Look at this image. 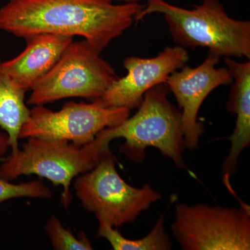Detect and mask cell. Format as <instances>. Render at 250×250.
Listing matches in <instances>:
<instances>
[{"label": "cell", "instance_id": "3957f363", "mask_svg": "<svg viewBox=\"0 0 250 250\" xmlns=\"http://www.w3.org/2000/svg\"><path fill=\"white\" fill-rule=\"evenodd\" d=\"M168 90L161 83L146 92L136 114L117 126L102 130L94 139L97 146L108 153L112 140L123 138L125 143L122 152L132 160L142 161L146 148L155 147L179 168H185L181 113L167 99Z\"/></svg>", "mask_w": 250, "mask_h": 250}, {"label": "cell", "instance_id": "ba28073f", "mask_svg": "<svg viewBox=\"0 0 250 250\" xmlns=\"http://www.w3.org/2000/svg\"><path fill=\"white\" fill-rule=\"evenodd\" d=\"M129 114L128 108H105L94 103L71 102L58 111L36 105L23 123L19 139L62 140L81 147L92 142L102 130L121 124Z\"/></svg>", "mask_w": 250, "mask_h": 250}, {"label": "cell", "instance_id": "9a60e30c", "mask_svg": "<svg viewBox=\"0 0 250 250\" xmlns=\"http://www.w3.org/2000/svg\"><path fill=\"white\" fill-rule=\"evenodd\" d=\"M45 231L51 244L57 250H92L91 243L83 231L75 236L71 231L64 228L59 219L52 215L45 224Z\"/></svg>", "mask_w": 250, "mask_h": 250}, {"label": "cell", "instance_id": "ac0fdd59", "mask_svg": "<svg viewBox=\"0 0 250 250\" xmlns=\"http://www.w3.org/2000/svg\"><path fill=\"white\" fill-rule=\"evenodd\" d=\"M116 1H122L124 3H139L140 1H143V0H116Z\"/></svg>", "mask_w": 250, "mask_h": 250}, {"label": "cell", "instance_id": "5bb4252c", "mask_svg": "<svg viewBox=\"0 0 250 250\" xmlns=\"http://www.w3.org/2000/svg\"><path fill=\"white\" fill-rule=\"evenodd\" d=\"M98 221L99 228L97 236L107 240L113 250H170L172 247V242L164 227V213L158 219L149 234L137 240L127 239L118 230L103 220L98 219Z\"/></svg>", "mask_w": 250, "mask_h": 250}, {"label": "cell", "instance_id": "6da1fadb", "mask_svg": "<svg viewBox=\"0 0 250 250\" xmlns=\"http://www.w3.org/2000/svg\"><path fill=\"white\" fill-rule=\"evenodd\" d=\"M143 8L113 0H9L0 8V29L23 39L43 33L82 36L102 52Z\"/></svg>", "mask_w": 250, "mask_h": 250}, {"label": "cell", "instance_id": "7a4b0ae2", "mask_svg": "<svg viewBox=\"0 0 250 250\" xmlns=\"http://www.w3.org/2000/svg\"><path fill=\"white\" fill-rule=\"evenodd\" d=\"M136 17L141 21L154 13L164 14L174 42L189 48L207 47L218 57L250 59V22L228 16L220 0H203L185 9L165 0H146Z\"/></svg>", "mask_w": 250, "mask_h": 250}, {"label": "cell", "instance_id": "e0dca14e", "mask_svg": "<svg viewBox=\"0 0 250 250\" xmlns=\"http://www.w3.org/2000/svg\"><path fill=\"white\" fill-rule=\"evenodd\" d=\"M10 146L9 136L6 133H0V161L2 160V157L7 152Z\"/></svg>", "mask_w": 250, "mask_h": 250}, {"label": "cell", "instance_id": "52a82bcc", "mask_svg": "<svg viewBox=\"0 0 250 250\" xmlns=\"http://www.w3.org/2000/svg\"><path fill=\"white\" fill-rule=\"evenodd\" d=\"M171 228L182 250H250L248 205L236 208L179 204Z\"/></svg>", "mask_w": 250, "mask_h": 250}, {"label": "cell", "instance_id": "8992f818", "mask_svg": "<svg viewBox=\"0 0 250 250\" xmlns=\"http://www.w3.org/2000/svg\"><path fill=\"white\" fill-rule=\"evenodd\" d=\"M85 40L72 42L57 63L33 85L29 105L69 98L95 100L118 79L108 62Z\"/></svg>", "mask_w": 250, "mask_h": 250}, {"label": "cell", "instance_id": "277c9868", "mask_svg": "<svg viewBox=\"0 0 250 250\" xmlns=\"http://www.w3.org/2000/svg\"><path fill=\"white\" fill-rule=\"evenodd\" d=\"M27 139L21 149L2 159L0 178L11 181L20 176L36 174L48 179L55 187L62 186V205L65 208L71 203L72 181L92 170L106 155L93 141L79 147L62 140Z\"/></svg>", "mask_w": 250, "mask_h": 250}, {"label": "cell", "instance_id": "7c38bea8", "mask_svg": "<svg viewBox=\"0 0 250 250\" xmlns=\"http://www.w3.org/2000/svg\"><path fill=\"white\" fill-rule=\"evenodd\" d=\"M225 63L233 78L227 109L236 115V126L230 136L231 148L223 166V180L236 173L242 152L250 145V62H237L225 57Z\"/></svg>", "mask_w": 250, "mask_h": 250}, {"label": "cell", "instance_id": "8fae6325", "mask_svg": "<svg viewBox=\"0 0 250 250\" xmlns=\"http://www.w3.org/2000/svg\"><path fill=\"white\" fill-rule=\"evenodd\" d=\"M24 39L27 46L22 53L3 62V65L11 79L27 92L57 63L73 38L43 33Z\"/></svg>", "mask_w": 250, "mask_h": 250}, {"label": "cell", "instance_id": "5b68a950", "mask_svg": "<svg viewBox=\"0 0 250 250\" xmlns=\"http://www.w3.org/2000/svg\"><path fill=\"white\" fill-rule=\"evenodd\" d=\"M74 187L83 208L114 228L133 223L161 199L149 184L136 188L122 179L112 153L102 158L92 170L79 175Z\"/></svg>", "mask_w": 250, "mask_h": 250}, {"label": "cell", "instance_id": "2e32d148", "mask_svg": "<svg viewBox=\"0 0 250 250\" xmlns=\"http://www.w3.org/2000/svg\"><path fill=\"white\" fill-rule=\"evenodd\" d=\"M52 192L42 181L34 180L27 183L14 184L0 178V205L7 200L21 197L50 198Z\"/></svg>", "mask_w": 250, "mask_h": 250}, {"label": "cell", "instance_id": "9c48e42d", "mask_svg": "<svg viewBox=\"0 0 250 250\" xmlns=\"http://www.w3.org/2000/svg\"><path fill=\"white\" fill-rule=\"evenodd\" d=\"M220 57L208 51V55L199 66H184L167 77L166 84L174 94L182 108L181 121L186 147L190 150L198 148L200 136L205 132L204 125L197 121L199 110L206 98L215 88L233 83L228 68H216Z\"/></svg>", "mask_w": 250, "mask_h": 250}, {"label": "cell", "instance_id": "30bf717a", "mask_svg": "<svg viewBox=\"0 0 250 250\" xmlns=\"http://www.w3.org/2000/svg\"><path fill=\"white\" fill-rule=\"evenodd\" d=\"M189 57L182 46L167 47L155 57H129L123 62L126 76L118 78L93 103L105 108H139L145 93L165 83L171 73L187 64Z\"/></svg>", "mask_w": 250, "mask_h": 250}, {"label": "cell", "instance_id": "4fadbf2b", "mask_svg": "<svg viewBox=\"0 0 250 250\" xmlns=\"http://www.w3.org/2000/svg\"><path fill=\"white\" fill-rule=\"evenodd\" d=\"M26 93L11 79L0 62V127L9 136L11 153L19 149L20 131L30 111L24 101Z\"/></svg>", "mask_w": 250, "mask_h": 250}]
</instances>
